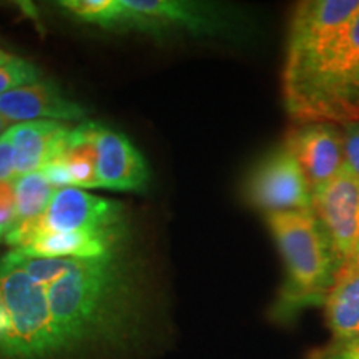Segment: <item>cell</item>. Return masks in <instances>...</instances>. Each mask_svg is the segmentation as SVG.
I'll return each instance as SVG.
<instances>
[{"label": "cell", "mask_w": 359, "mask_h": 359, "mask_svg": "<svg viewBox=\"0 0 359 359\" xmlns=\"http://www.w3.org/2000/svg\"><path fill=\"white\" fill-rule=\"evenodd\" d=\"M8 255L45 291L55 359L116 351L137 338L142 296L118 251L88 259Z\"/></svg>", "instance_id": "cell-1"}, {"label": "cell", "mask_w": 359, "mask_h": 359, "mask_svg": "<svg viewBox=\"0 0 359 359\" xmlns=\"http://www.w3.org/2000/svg\"><path fill=\"white\" fill-rule=\"evenodd\" d=\"M264 219L285 266V280L269 316L288 325L304 309L325 306L344 259L313 210L268 213Z\"/></svg>", "instance_id": "cell-2"}, {"label": "cell", "mask_w": 359, "mask_h": 359, "mask_svg": "<svg viewBox=\"0 0 359 359\" xmlns=\"http://www.w3.org/2000/svg\"><path fill=\"white\" fill-rule=\"evenodd\" d=\"M283 102L296 123L359 120V12L325 52L283 75Z\"/></svg>", "instance_id": "cell-3"}, {"label": "cell", "mask_w": 359, "mask_h": 359, "mask_svg": "<svg viewBox=\"0 0 359 359\" xmlns=\"http://www.w3.org/2000/svg\"><path fill=\"white\" fill-rule=\"evenodd\" d=\"M0 304L8 321L0 334V356L55 359L45 291L11 255L0 259Z\"/></svg>", "instance_id": "cell-4"}, {"label": "cell", "mask_w": 359, "mask_h": 359, "mask_svg": "<svg viewBox=\"0 0 359 359\" xmlns=\"http://www.w3.org/2000/svg\"><path fill=\"white\" fill-rule=\"evenodd\" d=\"M114 30L150 35L190 34L195 37L235 40L245 34L246 19L235 7L191 0H118Z\"/></svg>", "instance_id": "cell-5"}, {"label": "cell", "mask_w": 359, "mask_h": 359, "mask_svg": "<svg viewBox=\"0 0 359 359\" xmlns=\"http://www.w3.org/2000/svg\"><path fill=\"white\" fill-rule=\"evenodd\" d=\"M42 233H88L122 240L125 218L122 205L87 193L82 188H58L47 212L37 222L13 226L6 243L13 250L25 248Z\"/></svg>", "instance_id": "cell-6"}, {"label": "cell", "mask_w": 359, "mask_h": 359, "mask_svg": "<svg viewBox=\"0 0 359 359\" xmlns=\"http://www.w3.org/2000/svg\"><path fill=\"white\" fill-rule=\"evenodd\" d=\"M359 12V0H306L290 20L283 75L303 69L334 43Z\"/></svg>", "instance_id": "cell-7"}, {"label": "cell", "mask_w": 359, "mask_h": 359, "mask_svg": "<svg viewBox=\"0 0 359 359\" xmlns=\"http://www.w3.org/2000/svg\"><path fill=\"white\" fill-rule=\"evenodd\" d=\"M246 201L264 215L313 210V190L286 143L255 165L245 183Z\"/></svg>", "instance_id": "cell-8"}, {"label": "cell", "mask_w": 359, "mask_h": 359, "mask_svg": "<svg viewBox=\"0 0 359 359\" xmlns=\"http://www.w3.org/2000/svg\"><path fill=\"white\" fill-rule=\"evenodd\" d=\"M313 212L346 262L359 243V178L348 165L313 190Z\"/></svg>", "instance_id": "cell-9"}, {"label": "cell", "mask_w": 359, "mask_h": 359, "mask_svg": "<svg viewBox=\"0 0 359 359\" xmlns=\"http://www.w3.org/2000/svg\"><path fill=\"white\" fill-rule=\"evenodd\" d=\"M285 143L302 165L311 190L334 178L346 165L343 133L336 123H296L286 135Z\"/></svg>", "instance_id": "cell-10"}, {"label": "cell", "mask_w": 359, "mask_h": 359, "mask_svg": "<svg viewBox=\"0 0 359 359\" xmlns=\"http://www.w3.org/2000/svg\"><path fill=\"white\" fill-rule=\"evenodd\" d=\"M85 114L87 111L82 105L65 97L62 88L47 79L8 90L0 95V115L11 123L37 120L72 122L83 118Z\"/></svg>", "instance_id": "cell-11"}, {"label": "cell", "mask_w": 359, "mask_h": 359, "mask_svg": "<svg viewBox=\"0 0 359 359\" xmlns=\"http://www.w3.org/2000/svg\"><path fill=\"white\" fill-rule=\"evenodd\" d=\"M98 185L105 190L143 193L151 173L138 148L127 135L102 127L98 138Z\"/></svg>", "instance_id": "cell-12"}, {"label": "cell", "mask_w": 359, "mask_h": 359, "mask_svg": "<svg viewBox=\"0 0 359 359\" xmlns=\"http://www.w3.org/2000/svg\"><path fill=\"white\" fill-rule=\"evenodd\" d=\"M69 130V125L53 120L12 125L8 135L15 154V177L42 172L45 165L57 155Z\"/></svg>", "instance_id": "cell-13"}, {"label": "cell", "mask_w": 359, "mask_h": 359, "mask_svg": "<svg viewBox=\"0 0 359 359\" xmlns=\"http://www.w3.org/2000/svg\"><path fill=\"white\" fill-rule=\"evenodd\" d=\"M102 127L103 125L100 123L85 122L79 127L70 128L62 140L57 155L50 160L65 170L70 187L82 188V190L100 188L97 165L98 138H100Z\"/></svg>", "instance_id": "cell-14"}, {"label": "cell", "mask_w": 359, "mask_h": 359, "mask_svg": "<svg viewBox=\"0 0 359 359\" xmlns=\"http://www.w3.org/2000/svg\"><path fill=\"white\" fill-rule=\"evenodd\" d=\"M325 318L333 341L359 336V269L344 263L325 303Z\"/></svg>", "instance_id": "cell-15"}, {"label": "cell", "mask_w": 359, "mask_h": 359, "mask_svg": "<svg viewBox=\"0 0 359 359\" xmlns=\"http://www.w3.org/2000/svg\"><path fill=\"white\" fill-rule=\"evenodd\" d=\"M122 240L88 233H42L25 248L15 250L29 258H100L118 251Z\"/></svg>", "instance_id": "cell-16"}, {"label": "cell", "mask_w": 359, "mask_h": 359, "mask_svg": "<svg viewBox=\"0 0 359 359\" xmlns=\"http://www.w3.org/2000/svg\"><path fill=\"white\" fill-rule=\"evenodd\" d=\"M57 188L42 172L24 175L15 180L17 222L15 226L30 224L47 212ZM12 231V230H11Z\"/></svg>", "instance_id": "cell-17"}, {"label": "cell", "mask_w": 359, "mask_h": 359, "mask_svg": "<svg viewBox=\"0 0 359 359\" xmlns=\"http://www.w3.org/2000/svg\"><path fill=\"white\" fill-rule=\"evenodd\" d=\"M58 6L72 19L114 30L120 15L118 0H64Z\"/></svg>", "instance_id": "cell-18"}, {"label": "cell", "mask_w": 359, "mask_h": 359, "mask_svg": "<svg viewBox=\"0 0 359 359\" xmlns=\"http://www.w3.org/2000/svg\"><path fill=\"white\" fill-rule=\"evenodd\" d=\"M42 70L25 58L12 57L7 64L0 65V95L8 90L24 87L42 80Z\"/></svg>", "instance_id": "cell-19"}, {"label": "cell", "mask_w": 359, "mask_h": 359, "mask_svg": "<svg viewBox=\"0 0 359 359\" xmlns=\"http://www.w3.org/2000/svg\"><path fill=\"white\" fill-rule=\"evenodd\" d=\"M15 180H4V182H0V240H6V236L15 226Z\"/></svg>", "instance_id": "cell-20"}, {"label": "cell", "mask_w": 359, "mask_h": 359, "mask_svg": "<svg viewBox=\"0 0 359 359\" xmlns=\"http://www.w3.org/2000/svg\"><path fill=\"white\" fill-rule=\"evenodd\" d=\"M309 359H359V336L344 341H331L309 353Z\"/></svg>", "instance_id": "cell-21"}, {"label": "cell", "mask_w": 359, "mask_h": 359, "mask_svg": "<svg viewBox=\"0 0 359 359\" xmlns=\"http://www.w3.org/2000/svg\"><path fill=\"white\" fill-rule=\"evenodd\" d=\"M341 127L344 145V160L346 165L353 170L354 175L359 178V120L346 122Z\"/></svg>", "instance_id": "cell-22"}, {"label": "cell", "mask_w": 359, "mask_h": 359, "mask_svg": "<svg viewBox=\"0 0 359 359\" xmlns=\"http://www.w3.org/2000/svg\"><path fill=\"white\" fill-rule=\"evenodd\" d=\"M17 180L15 177V154L8 130L0 137V182Z\"/></svg>", "instance_id": "cell-23"}, {"label": "cell", "mask_w": 359, "mask_h": 359, "mask_svg": "<svg viewBox=\"0 0 359 359\" xmlns=\"http://www.w3.org/2000/svg\"><path fill=\"white\" fill-rule=\"evenodd\" d=\"M344 263L351 264V266H354L356 269H359V243H358L356 248H354V251H353L351 257H349V259H346V262H344Z\"/></svg>", "instance_id": "cell-24"}, {"label": "cell", "mask_w": 359, "mask_h": 359, "mask_svg": "<svg viewBox=\"0 0 359 359\" xmlns=\"http://www.w3.org/2000/svg\"><path fill=\"white\" fill-rule=\"evenodd\" d=\"M12 127V125H11V122H8V120L7 118H4V116L2 115H0V137H2V135L4 133H6L7 132V130L8 128H11Z\"/></svg>", "instance_id": "cell-25"}, {"label": "cell", "mask_w": 359, "mask_h": 359, "mask_svg": "<svg viewBox=\"0 0 359 359\" xmlns=\"http://www.w3.org/2000/svg\"><path fill=\"white\" fill-rule=\"evenodd\" d=\"M12 57H13V55H11V53H7V52H4V50H0V65L7 64L8 60H12Z\"/></svg>", "instance_id": "cell-26"}]
</instances>
